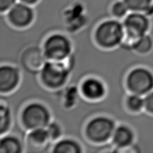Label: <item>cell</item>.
<instances>
[{"label":"cell","mask_w":153,"mask_h":153,"mask_svg":"<svg viewBox=\"0 0 153 153\" xmlns=\"http://www.w3.org/2000/svg\"><path fill=\"white\" fill-rule=\"evenodd\" d=\"M110 12L114 18L122 21L130 12V10L123 0H116L111 5Z\"/></svg>","instance_id":"cell-18"},{"label":"cell","mask_w":153,"mask_h":153,"mask_svg":"<svg viewBox=\"0 0 153 153\" xmlns=\"http://www.w3.org/2000/svg\"><path fill=\"white\" fill-rule=\"evenodd\" d=\"M24 152V145L18 136L7 134L1 136L0 138V153Z\"/></svg>","instance_id":"cell-13"},{"label":"cell","mask_w":153,"mask_h":153,"mask_svg":"<svg viewBox=\"0 0 153 153\" xmlns=\"http://www.w3.org/2000/svg\"><path fill=\"white\" fill-rule=\"evenodd\" d=\"M0 135L9 134L13 126V116L10 108L5 103L1 102L0 104Z\"/></svg>","instance_id":"cell-15"},{"label":"cell","mask_w":153,"mask_h":153,"mask_svg":"<svg viewBox=\"0 0 153 153\" xmlns=\"http://www.w3.org/2000/svg\"><path fill=\"white\" fill-rule=\"evenodd\" d=\"M136 142V134L130 126L125 124H118L115 128L111 136L110 143L114 152L133 151V146Z\"/></svg>","instance_id":"cell-10"},{"label":"cell","mask_w":153,"mask_h":153,"mask_svg":"<svg viewBox=\"0 0 153 153\" xmlns=\"http://www.w3.org/2000/svg\"><path fill=\"white\" fill-rule=\"evenodd\" d=\"M40 0H20V1L23 2L24 4H26L32 6H34L38 2H40Z\"/></svg>","instance_id":"cell-22"},{"label":"cell","mask_w":153,"mask_h":153,"mask_svg":"<svg viewBox=\"0 0 153 153\" xmlns=\"http://www.w3.org/2000/svg\"><path fill=\"white\" fill-rule=\"evenodd\" d=\"M4 14L9 23L18 28L29 26L35 17L34 7L21 1L16 3Z\"/></svg>","instance_id":"cell-8"},{"label":"cell","mask_w":153,"mask_h":153,"mask_svg":"<svg viewBox=\"0 0 153 153\" xmlns=\"http://www.w3.org/2000/svg\"><path fill=\"white\" fill-rule=\"evenodd\" d=\"M125 30L122 21L115 18L101 22L94 32V39L100 48L110 50L117 47L125 38Z\"/></svg>","instance_id":"cell-3"},{"label":"cell","mask_w":153,"mask_h":153,"mask_svg":"<svg viewBox=\"0 0 153 153\" xmlns=\"http://www.w3.org/2000/svg\"><path fill=\"white\" fill-rule=\"evenodd\" d=\"M53 120L49 109L40 102H31L23 108L21 124L26 132L39 128H46Z\"/></svg>","instance_id":"cell-5"},{"label":"cell","mask_w":153,"mask_h":153,"mask_svg":"<svg viewBox=\"0 0 153 153\" xmlns=\"http://www.w3.org/2000/svg\"><path fill=\"white\" fill-rule=\"evenodd\" d=\"M50 140L54 144L60 139L63 138V130L61 125L58 122L52 120L48 125L46 127Z\"/></svg>","instance_id":"cell-19"},{"label":"cell","mask_w":153,"mask_h":153,"mask_svg":"<svg viewBox=\"0 0 153 153\" xmlns=\"http://www.w3.org/2000/svg\"><path fill=\"white\" fill-rule=\"evenodd\" d=\"M70 75L71 71L67 61L47 60L40 71L39 79L40 83L46 89L49 90L50 94L51 92L58 91L62 88L67 83Z\"/></svg>","instance_id":"cell-2"},{"label":"cell","mask_w":153,"mask_h":153,"mask_svg":"<svg viewBox=\"0 0 153 153\" xmlns=\"http://www.w3.org/2000/svg\"><path fill=\"white\" fill-rule=\"evenodd\" d=\"M125 38L122 43L130 44L137 38L149 33L151 29V19L144 13L130 12L122 20Z\"/></svg>","instance_id":"cell-6"},{"label":"cell","mask_w":153,"mask_h":153,"mask_svg":"<svg viewBox=\"0 0 153 153\" xmlns=\"http://www.w3.org/2000/svg\"><path fill=\"white\" fill-rule=\"evenodd\" d=\"M116 122L106 116H97L89 120L85 127V136L95 147V152H114L110 140Z\"/></svg>","instance_id":"cell-1"},{"label":"cell","mask_w":153,"mask_h":153,"mask_svg":"<svg viewBox=\"0 0 153 153\" xmlns=\"http://www.w3.org/2000/svg\"><path fill=\"white\" fill-rule=\"evenodd\" d=\"M130 12L146 14L153 5V0H123Z\"/></svg>","instance_id":"cell-17"},{"label":"cell","mask_w":153,"mask_h":153,"mask_svg":"<svg viewBox=\"0 0 153 153\" xmlns=\"http://www.w3.org/2000/svg\"><path fill=\"white\" fill-rule=\"evenodd\" d=\"M82 97L89 101L101 100L107 92L105 83L95 76H89L83 81L79 87Z\"/></svg>","instance_id":"cell-12"},{"label":"cell","mask_w":153,"mask_h":153,"mask_svg":"<svg viewBox=\"0 0 153 153\" xmlns=\"http://www.w3.org/2000/svg\"><path fill=\"white\" fill-rule=\"evenodd\" d=\"M127 110L132 114H140L144 111V96L129 93L125 100Z\"/></svg>","instance_id":"cell-16"},{"label":"cell","mask_w":153,"mask_h":153,"mask_svg":"<svg viewBox=\"0 0 153 153\" xmlns=\"http://www.w3.org/2000/svg\"><path fill=\"white\" fill-rule=\"evenodd\" d=\"M144 111L153 116V90L144 96Z\"/></svg>","instance_id":"cell-20"},{"label":"cell","mask_w":153,"mask_h":153,"mask_svg":"<svg viewBox=\"0 0 153 153\" xmlns=\"http://www.w3.org/2000/svg\"><path fill=\"white\" fill-rule=\"evenodd\" d=\"M129 93L144 96L153 90V72L145 67H136L128 73L126 80Z\"/></svg>","instance_id":"cell-7"},{"label":"cell","mask_w":153,"mask_h":153,"mask_svg":"<svg viewBox=\"0 0 153 153\" xmlns=\"http://www.w3.org/2000/svg\"><path fill=\"white\" fill-rule=\"evenodd\" d=\"M70 38L61 33H54L46 38L42 45V53L48 61H67L73 53Z\"/></svg>","instance_id":"cell-4"},{"label":"cell","mask_w":153,"mask_h":153,"mask_svg":"<svg viewBox=\"0 0 153 153\" xmlns=\"http://www.w3.org/2000/svg\"><path fill=\"white\" fill-rule=\"evenodd\" d=\"M53 153H82L83 149L81 144L75 139L62 138L53 144Z\"/></svg>","instance_id":"cell-14"},{"label":"cell","mask_w":153,"mask_h":153,"mask_svg":"<svg viewBox=\"0 0 153 153\" xmlns=\"http://www.w3.org/2000/svg\"><path fill=\"white\" fill-rule=\"evenodd\" d=\"M53 144L46 128H36L26 134L24 152H51Z\"/></svg>","instance_id":"cell-9"},{"label":"cell","mask_w":153,"mask_h":153,"mask_svg":"<svg viewBox=\"0 0 153 153\" xmlns=\"http://www.w3.org/2000/svg\"><path fill=\"white\" fill-rule=\"evenodd\" d=\"M17 0H0V12L1 13H5L11 7L13 6Z\"/></svg>","instance_id":"cell-21"},{"label":"cell","mask_w":153,"mask_h":153,"mask_svg":"<svg viewBox=\"0 0 153 153\" xmlns=\"http://www.w3.org/2000/svg\"><path fill=\"white\" fill-rule=\"evenodd\" d=\"M21 81L20 69L14 65L1 64L0 66V94L5 95L17 89Z\"/></svg>","instance_id":"cell-11"}]
</instances>
